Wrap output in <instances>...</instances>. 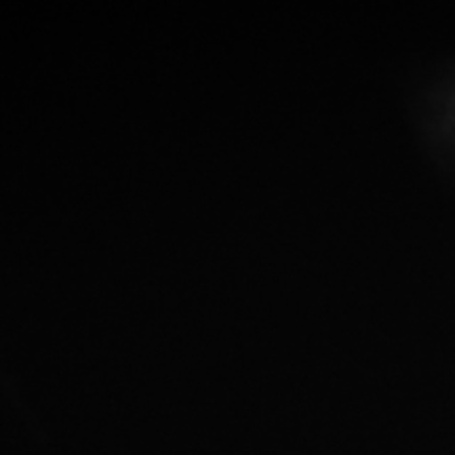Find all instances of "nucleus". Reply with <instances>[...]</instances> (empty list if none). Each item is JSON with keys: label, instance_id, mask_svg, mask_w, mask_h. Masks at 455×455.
Here are the masks:
<instances>
[]
</instances>
